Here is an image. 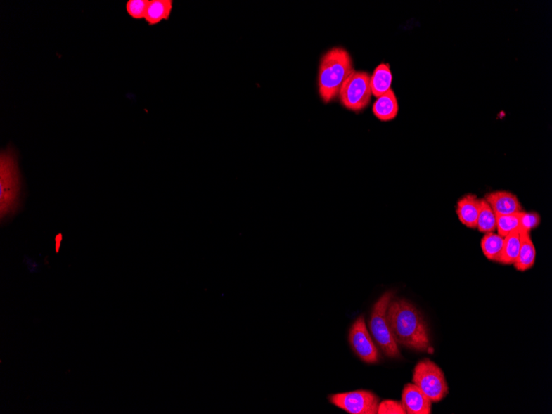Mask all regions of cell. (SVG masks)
<instances>
[{
	"instance_id": "6da1fadb",
	"label": "cell",
	"mask_w": 552,
	"mask_h": 414,
	"mask_svg": "<svg viewBox=\"0 0 552 414\" xmlns=\"http://www.w3.org/2000/svg\"><path fill=\"white\" fill-rule=\"evenodd\" d=\"M387 320L396 343L417 351L430 348L428 325L423 315L409 301L391 300L387 310Z\"/></svg>"
},
{
	"instance_id": "7a4b0ae2",
	"label": "cell",
	"mask_w": 552,
	"mask_h": 414,
	"mask_svg": "<svg viewBox=\"0 0 552 414\" xmlns=\"http://www.w3.org/2000/svg\"><path fill=\"white\" fill-rule=\"evenodd\" d=\"M350 53L342 48H333L320 60L319 68V93L325 103H331L338 97L340 91L347 78L354 72Z\"/></svg>"
},
{
	"instance_id": "3957f363",
	"label": "cell",
	"mask_w": 552,
	"mask_h": 414,
	"mask_svg": "<svg viewBox=\"0 0 552 414\" xmlns=\"http://www.w3.org/2000/svg\"><path fill=\"white\" fill-rule=\"evenodd\" d=\"M22 180L18 156L11 147L0 154V214L11 218L20 208Z\"/></svg>"
},
{
	"instance_id": "277c9868",
	"label": "cell",
	"mask_w": 552,
	"mask_h": 414,
	"mask_svg": "<svg viewBox=\"0 0 552 414\" xmlns=\"http://www.w3.org/2000/svg\"><path fill=\"white\" fill-rule=\"evenodd\" d=\"M393 299L394 293L388 291L377 301L372 309L370 329L373 337L383 354L390 358H399L400 351L387 320V310Z\"/></svg>"
},
{
	"instance_id": "5b68a950",
	"label": "cell",
	"mask_w": 552,
	"mask_h": 414,
	"mask_svg": "<svg viewBox=\"0 0 552 414\" xmlns=\"http://www.w3.org/2000/svg\"><path fill=\"white\" fill-rule=\"evenodd\" d=\"M413 382L434 403L442 401L449 393L442 370L429 359L419 361L415 366Z\"/></svg>"
},
{
	"instance_id": "8992f818",
	"label": "cell",
	"mask_w": 552,
	"mask_h": 414,
	"mask_svg": "<svg viewBox=\"0 0 552 414\" xmlns=\"http://www.w3.org/2000/svg\"><path fill=\"white\" fill-rule=\"evenodd\" d=\"M338 96L347 110L357 112L364 110L371 101V75L354 70Z\"/></svg>"
},
{
	"instance_id": "52a82bcc",
	"label": "cell",
	"mask_w": 552,
	"mask_h": 414,
	"mask_svg": "<svg viewBox=\"0 0 552 414\" xmlns=\"http://www.w3.org/2000/svg\"><path fill=\"white\" fill-rule=\"evenodd\" d=\"M328 399L335 406L351 414H376L380 403V399L368 390L335 394Z\"/></svg>"
},
{
	"instance_id": "ba28073f",
	"label": "cell",
	"mask_w": 552,
	"mask_h": 414,
	"mask_svg": "<svg viewBox=\"0 0 552 414\" xmlns=\"http://www.w3.org/2000/svg\"><path fill=\"white\" fill-rule=\"evenodd\" d=\"M349 342L355 354L367 364H376L379 361L378 349L372 340L363 316L358 318L352 324L349 332Z\"/></svg>"
},
{
	"instance_id": "9c48e42d",
	"label": "cell",
	"mask_w": 552,
	"mask_h": 414,
	"mask_svg": "<svg viewBox=\"0 0 552 414\" xmlns=\"http://www.w3.org/2000/svg\"><path fill=\"white\" fill-rule=\"evenodd\" d=\"M402 403L406 413L430 414L432 401L414 384H406L402 393Z\"/></svg>"
},
{
	"instance_id": "30bf717a",
	"label": "cell",
	"mask_w": 552,
	"mask_h": 414,
	"mask_svg": "<svg viewBox=\"0 0 552 414\" xmlns=\"http://www.w3.org/2000/svg\"><path fill=\"white\" fill-rule=\"evenodd\" d=\"M487 202L496 215H509L520 213L522 207L518 198L508 191H495L485 195Z\"/></svg>"
},
{
	"instance_id": "8fae6325",
	"label": "cell",
	"mask_w": 552,
	"mask_h": 414,
	"mask_svg": "<svg viewBox=\"0 0 552 414\" xmlns=\"http://www.w3.org/2000/svg\"><path fill=\"white\" fill-rule=\"evenodd\" d=\"M481 206V199L475 195H466L461 198L456 205V214L460 222L466 227L475 229L477 227V219Z\"/></svg>"
},
{
	"instance_id": "7c38bea8",
	"label": "cell",
	"mask_w": 552,
	"mask_h": 414,
	"mask_svg": "<svg viewBox=\"0 0 552 414\" xmlns=\"http://www.w3.org/2000/svg\"><path fill=\"white\" fill-rule=\"evenodd\" d=\"M372 110L377 119L382 122L392 121L397 117L399 103L392 89L377 98Z\"/></svg>"
},
{
	"instance_id": "4fadbf2b",
	"label": "cell",
	"mask_w": 552,
	"mask_h": 414,
	"mask_svg": "<svg viewBox=\"0 0 552 414\" xmlns=\"http://www.w3.org/2000/svg\"><path fill=\"white\" fill-rule=\"evenodd\" d=\"M521 238V247L517 261L513 266L518 271L525 272L534 266L536 261V248L532 242L530 232L519 230Z\"/></svg>"
},
{
	"instance_id": "5bb4252c",
	"label": "cell",
	"mask_w": 552,
	"mask_h": 414,
	"mask_svg": "<svg viewBox=\"0 0 552 414\" xmlns=\"http://www.w3.org/2000/svg\"><path fill=\"white\" fill-rule=\"evenodd\" d=\"M173 7V0H150L144 20L150 27L158 25L162 21H168L171 18Z\"/></svg>"
},
{
	"instance_id": "9a60e30c",
	"label": "cell",
	"mask_w": 552,
	"mask_h": 414,
	"mask_svg": "<svg viewBox=\"0 0 552 414\" xmlns=\"http://www.w3.org/2000/svg\"><path fill=\"white\" fill-rule=\"evenodd\" d=\"M392 84V73L389 64L381 63L371 75L372 96L376 98L390 91Z\"/></svg>"
},
{
	"instance_id": "2e32d148",
	"label": "cell",
	"mask_w": 552,
	"mask_h": 414,
	"mask_svg": "<svg viewBox=\"0 0 552 414\" xmlns=\"http://www.w3.org/2000/svg\"><path fill=\"white\" fill-rule=\"evenodd\" d=\"M521 247V238L519 229L504 237L503 251L499 263L503 265H513L517 261Z\"/></svg>"
},
{
	"instance_id": "e0dca14e",
	"label": "cell",
	"mask_w": 552,
	"mask_h": 414,
	"mask_svg": "<svg viewBox=\"0 0 552 414\" xmlns=\"http://www.w3.org/2000/svg\"><path fill=\"white\" fill-rule=\"evenodd\" d=\"M504 238L498 233H486L481 240V249L488 260L499 262L503 251Z\"/></svg>"
},
{
	"instance_id": "ac0fdd59",
	"label": "cell",
	"mask_w": 552,
	"mask_h": 414,
	"mask_svg": "<svg viewBox=\"0 0 552 414\" xmlns=\"http://www.w3.org/2000/svg\"><path fill=\"white\" fill-rule=\"evenodd\" d=\"M480 233H494L496 230V214L484 199H481V206L477 219V227Z\"/></svg>"
},
{
	"instance_id": "d6986e66",
	"label": "cell",
	"mask_w": 552,
	"mask_h": 414,
	"mask_svg": "<svg viewBox=\"0 0 552 414\" xmlns=\"http://www.w3.org/2000/svg\"><path fill=\"white\" fill-rule=\"evenodd\" d=\"M520 213L509 215H496V230L500 236L503 238L506 237L509 233L519 229V226H520Z\"/></svg>"
},
{
	"instance_id": "ffe728a7",
	"label": "cell",
	"mask_w": 552,
	"mask_h": 414,
	"mask_svg": "<svg viewBox=\"0 0 552 414\" xmlns=\"http://www.w3.org/2000/svg\"><path fill=\"white\" fill-rule=\"evenodd\" d=\"M150 0H129L126 3V11L134 20H144Z\"/></svg>"
},
{
	"instance_id": "44dd1931",
	"label": "cell",
	"mask_w": 552,
	"mask_h": 414,
	"mask_svg": "<svg viewBox=\"0 0 552 414\" xmlns=\"http://www.w3.org/2000/svg\"><path fill=\"white\" fill-rule=\"evenodd\" d=\"M540 224V215L536 212H530V213L521 212L519 230H525V231L531 233L532 230L539 227Z\"/></svg>"
},
{
	"instance_id": "7402d4cb",
	"label": "cell",
	"mask_w": 552,
	"mask_h": 414,
	"mask_svg": "<svg viewBox=\"0 0 552 414\" xmlns=\"http://www.w3.org/2000/svg\"><path fill=\"white\" fill-rule=\"evenodd\" d=\"M379 414H405V408L402 402L394 401H384L379 403Z\"/></svg>"
},
{
	"instance_id": "603a6c76",
	"label": "cell",
	"mask_w": 552,
	"mask_h": 414,
	"mask_svg": "<svg viewBox=\"0 0 552 414\" xmlns=\"http://www.w3.org/2000/svg\"><path fill=\"white\" fill-rule=\"evenodd\" d=\"M63 234L59 233L58 235H56V237L55 238V244H56L55 247H56V252H59L60 251V247L61 242H63Z\"/></svg>"
}]
</instances>
